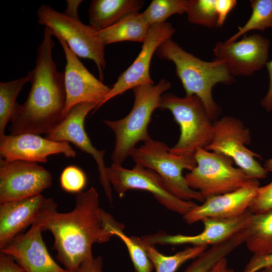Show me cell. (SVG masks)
<instances>
[{"instance_id": "cell-1", "label": "cell", "mask_w": 272, "mask_h": 272, "mask_svg": "<svg viewBox=\"0 0 272 272\" xmlns=\"http://www.w3.org/2000/svg\"><path fill=\"white\" fill-rule=\"evenodd\" d=\"M75 200L72 211L60 213L57 203L48 198L33 223L43 231L52 233L56 258L69 272H76L83 262L93 257L94 244L108 242L114 236V229L124 228L100 207L99 195L93 187L77 193Z\"/></svg>"}, {"instance_id": "cell-2", "label": "cell", "mask_w": 272, "mask_h": 272, "mask_svg": "<svg viewBox=\"0 0 272 272\" xmlns=\"http://www.w3.org/2000/svg\"><path fill=\"white\" fill-rule=\"evenodd\" d=\"M52 36L51 30L45 27L37 49L35 67L27 75L30 90L25 102L16 105L10 120V134L47 135L64 118V73L57 70L52 58Z\"/></svg>"}, {"instance_id": "cell-3", "label": "cell", "mask_w": 272, "mask_h": 272, "mask_svg": "<svg viewBox=\"0 0 272 272\" xmlns=\"http://www.w3.org/2000/svg\"><path fill=\"white\" fill-rule=\"evenodd\" d=\"M156 53L160 59L174 63L185 96L198 97L211 120H217L221 111L213 99L212 89L218 84L230 85L234 80L224 62L216 58L212 61L202 60L184 50L171 39L161 44Z\"/></svg>"}, {"instance_id": "cell-4", "label": "cell", "mask_w": 272, "mask_h": 272, "mask_svg": "<svg viewBox=\"0 0 272 272\" xmlns=\"http://www.w3.org/2000/svg\"><path fill=\"white\" fill-rule=\"evenodd\" d=\"M171 86L170 82L164 79L156 84L138 86L132 89L133 105L126 116L116 120H103L115 136L111 157L112 163L121 165L139 142L144 143L152 138L148 129L152 114L159 108L164 92Z\"/></svg>"}, {"instance_id": "cell-5", "label": "cell", "mask_w": 272, "mask_h": 272, "mask_svg": "<svg viewBox=\"0 0 272 272\" xmlns=\"http://www.w3.org/2000/svg\"><path fill=\"white\" fill-rule=\"evenodd\" d=\"M159 108L169 110L180 128L178 141L169 150L172 154L194 156L198 149H205L211 143L213 122L197 96L179 97L165 93L161 97Z\"/></svg>"}, {"instance_id": "cell-6", "label": "cell", "mask_w": 272, "mask_h": 272, "mask_svg": "<svg viewBox=\"0 0 272 272\" xmlns=\"http://www.w3.org/2000/svg\"><path fill=\"white\" fill-rule=\"evenodd\" d=\"M196 166L184 178L191 189L206 198L249 186H259L258 180L248 176L234 162L223 155L198 149L194 154Z\"/></svg>"}, {"instance_id": "cell-7", "label": "cell", "mask_w": 272, "mask_h": 272, "mask_svg": "<svg viewBox=\"0 0 272 272\" xmlns=\"http://www.w3.org/2000/svg\"><path fill=\"white\" fill-rule=\"evenodd\" d=\"M169 150L164 142L151 138L135 148L130 156L135 165L156 172L175 196L183 200L203 202L205 198L198 191L189 187L182 174L183 170L190 171L196 166L194 156L175 155Z\"/></svg>"}, {"instance_id": "cell-8", "label": "cell", "mask_w": 272, "mask_h": 272, "mask_svg": "<svg viewBox=\"0 0 272 272\" xmlns=\"http://www.w3.org/2000/svg\"><path fill=\"white\" fill-rule=\"evenodd\" d=\"M37 16L38 23L49 28L53 36L62 38L78 57L92 60L98 68L100 80L103 81L105 45L98 31L48 5L41 6Z\"/></svg>"}, {"instance_id": "cell-9", "label": "cell", "mask_w": 272, "mask_h": 272, "mask_svg": "<svg viewBox=\"0 0 272 272\" xmlns=\"http://www.w3.org/2000/svg\"><path fill=\"white\" fill-rule=\"evenodd\" d=\"M213 127L212 141L205 149L230 158L253 179L266 177L268 172L256 160L261 156L247 148L251 142L250 130L241 120L226 116L213 121Z\"/></svg>"}, {"instance_id": "cell-10", "label": "cell", "mask_w": 272, "mask_h": 272, "mask_svg": "<svg viewBox=\"0 0 272 272\" xmlns=\"http://www.w3.org/2000/svg\"><path fill=\"white\" fill-rule=\"evenodd\" d=\"M106 173L111 185L120 197L129 189L146 190L166 209L183 216L197 205L193 201L183 200L173 195L161 177L151 169L138 165L129 169L112 163L107 167Z\"/></svg>"}, {"instance_id": "cell-11", "label": "cell", "mask_w": 272, "mask_h": 272, "mask_svg": "<svg viewBox=\"0 0 272 272\" xmlns=\"http://www.w3.org/2000/svg\"><path fill=\"white\" fill-rule=\"evenodd\" d=\"M52 181L50 171L37 163L0 159V203L41 194Z\"/></svg>"}, {"instance_id": "cell-12", "label": "cell", "mask_w": 272, "mask_h": 272, "mask_svg": "<svg viewBox=\"0 0 272 272\" xmlns=\"http://www.w3.org/2000/svg\"><path fill=\"white\" fill-rule=\"evenodd\" d=\"M97 106L96 104L90 102L76 105L45 138L55 141L71 143L82 151L91 155L97 165L99 181L105 194L112 203V188L107 175V167L104 161L105 151L98 150L93 145L84 126L86 116L91 111H94Z\"/></svg>"}, {"instance_id": "cell-13", "label": "cell", "mask_w": 272, "mask_h": 272, "mask_svg": "<svg viewBox=\"0 0 272 272\" xmlns=\"http://www.w3.org/2000/svg\"><path fill=\"white\" fill-rule=\"evenodd\" d=\"M54 36L60 42L66 59L63 72L66 96L63 117L75 106L84 102L96 104L97 106L94 112L98 110L111 88L97 79L86 68L62 38L57 35Z\"/></svg>"}, {"instance_id": "cell-14", "label": "cell", "mask_w": 272, "mask_h": 272, "mask_svg": "<svg viewBox=\"0 0 272 272\" xmlns=\"http://www.w3.org/2000/svg\"><path fill=\"white\" fill-rule=\"evenodd\" d=\"M270 45L268 38L254 34L234 42H218L213 52L233 77L250 76L265 65Z\"/></svg>"}, {"instance_id": "cell-15", "label": "cell", "mask_w": 272, "mask_h": 272, "mask_svg": "<svg viewBox=\"0 0 272 272\" xmlns=\"http://www.w3.org/2000/svg\"><path fill=\"white\" fill-rule=\"evenodd\" d=\"M175 32L172 26L167 22L151 26L141 50L131 64L118 78L98 109L112 98L126 91L144 84H155L150 75L152 57L160 45L171 39Z\"/></svg>"}, {"instance_id": "cell-16", "label": "cell", "mask_w": 272, "mask_h": 272, "mask_svg": "<svg viewBox=\"0 0 272 272\" xmlns=\"http://www.w3.org/2000/svg\"><path fill=\"white\" fill-rule=\"evenodd\" d=\"M252 214L247 211L243 215L231 219L207 218L201 222L203 230L193 235H169L157 233L142 238L152 245L192 246L215 245L225 242L247 228Z\"/></svg>"}, {"instance_id": "cell-17", "label": "cell", "mask_w": 272, "mask_h": 272, "mask_svg": "<svg viewBox=\"0 0 272 272\" xmlns=\"http://www.w3.org/2000/svg\"><path fill=\"white\" fill-rule=\"evenodd\" d=\"M56 154H63L67 158L76 156L69 143L51 140L38 134L5 135L0 139L1 159L7 162L45 163L49 156Z\"/></svg>"}, {"instance_id": "cell-18", "label": "cell", "mask_w": 272, "mask_h": 272, "mask_svg": "<svg viewBox=\"0 0 272 272\" xmlns=\"http://www.w3.org/2000/svg\"><path fill=\"white\" fill-rule=\"evenodd\" d=\"M41 227L33 224L1 252L11 256L26 272H69L60 266L49 254L42 236Z\"/></svg>"}, {"instance_id": "cell-19", "label": "cell", "mask_w": 272, "mask_h": 272, "mask_svg": "<svg viewBox=\"0 0 272 272\" xmlns=\"http://www.w3.org/2000/svg\"><path fill=\"white\" fill-rule=\"evenodd\" d=\"M259 186H249L235 191L206 198L183 216L185 222L192 224L207 218L231 219L247 211Z\"/></svg>"}, {"instance_id": "cell-20", "label": "cell", "mask_w": 272, "mask_h": 272, "mask_svg": "<svg viewBox=\"0 0 272 272\" xmlns=\"http://www.w3.org/2000/svg\"><path fill=\"white\" fill-rule=\"evenodd\" d=\"M48 198L42 194L0 203V249L9 244L21 232L32 225L46 205Z\"/></svg>"}, {"instance_id": "cell-21", "label": "cell", "mask_w": 272, "mask_h": 272, "mask_svg": "<svg viewBox=\"0 0 272 272\" xmlns=\"http://www.w3.org/2000/svg\"><path fill=\"white\" fill-rule=\"evenodd\" d=\"M144 4L141 0H93L88 11L89 25L103 30L126 16L139 12Z\"/></svg>"}, {"instance_id": "cell-22", "label": "cell", "mask_w": 272, "mask_h": 272, "mask_svg": "<svg viewBox=\"0 0 272 272\" xmlns=\"http://www.w3.org/2000/svg\"><path fill=\"white\" fill-rule=\"evenodd\" d=\"M150 27L143 13L135 12L98 33L105 45L125 41L144 43Z\"/></svg>"}, {"instance_id": "cell-23", "label": "cell", "mask_w": 272, "mask_h": 272, "mask_svg": "<svg viewBox=\"0 0 272 272\" xmlns=\"http://www.w3.org/2000/svg\"><path fill=\"white\" fill-rule=\"evenodd\" d=\"M244 243L253 255L272 253V209L252 214Z\"/></svg>"}, {"instance_id": "cell-24", "label": "cell", "mask_w": 272, "mask_h": 272, "mask_svg": "<svg viewBox=\"0 0 272 272\" xmlns=\"http://www.w3.org/2000/svg\"><path fill=\"white\" fill-rule=\"evenodd\" d=\"M133 237L146 251L156 272H176L183 263L197 257L208 247L192 246L172 255L167 256L159 252L154 245L142 237Z\"/></svg>"}, {"instance_id": "cell-25", "label": "cell", "mask_w": 272, "mask_h": 272, "mask_svg": "<svg viewBox=\"0 0 272 272\" xmlns=\"http://www.w3.org/2000/svg\"><path fill=\"white\" fill-rule=\"evenodd\" d=\"M246 235L244 230L225 242L212 246L196 257L184 272H208L219 260L244 243Z\"/></svg>"}, {"instance_id": "cell-26", "label": "cell", "mask_w": 272, "mask_h": 272, "mask_svg": "<svg viewBox=\"0 0 272 272\" xmlns=\"http://www.w3.org/2000/svg\"><path fill=\"white\" fill-rule=\"evenodd\" d=\"M250 3L252 13L249 18L226 41H235L241 36L252 30L264 31L272 28V0H251Z\"/></svg>"}, {"instance_id": "cell-27", "label": "cell", "mask_w": 272, "mask_h": 272, "mask_svg": "<svg viewBox=\"0 0 272 272\" xmlns=\"http://www.w3.org/2000/svg\"><path fill=\"white\" fill-rule=\"evenodd\" d=\"M29 82L28 76L0 83V139L5 134L6 127L12 116L16 99L24 86Z\"/></svg>"}, {"instance_id": "cell-28", "label": "cell", "mask_w": 272, "mask_h": 272, "mask_svg": "<svg viewBox=\"0 0 272 272\" xmlns=\"http://www.w3.org/2000/svg\"><path fill=\"white\" fill-rule=\"evenodd\" d=\"M186 3L187 0H153L142 13L152 26L165 23L172 15L185 13Z\"/></svg>"}, {"instance_id": "cell-29", "label": "cell", "mask_w": 272, "mask_h": 272, "mask_svg": "<svg viewBox=\"0 0 272 272\" xmlns=\"http://www.w3.org/2000/svg\"><path fill=\"white\" fill-rule=\"evenodd\" d=\"M185 13L190 23L208 28L217 26L215 0H187Z\"/></svg>"}, {"instance_id": "cell-30", "label": "cell", "mask_w": 272, "mask_h": 272, "mask_svg": "<svg viewBox=\"0 0 272 272\" xmlns=\"http://www.w3.org/2000/svg\"><path fill=\"white\" fill-rule=\"evenodd\" d=\"M113 234L125 244L136 271L152 272L153 265L142 246L133 237L127 236L123 232V229H114Z\"/></svg>"}, {"instance_id": "cell-31", "label": "cell", "mask_w": 272, "mask_h": 272, "mask_svg": "<svg viewBox=\"0 0 272 272\" xmlns=\"http://www.w3.org/2000/svg\"><path fill=\"white\" fill-rule=\"evenodd\" d=\"M87 182V176L84 171L75 165L65 167L59 177L61 188L71 193H78L85 188Z\"/></svg>"}, {"instance_id": "cell-32", "label": "cell", "mask_w": 272, "mask_h": 272, "mask_svg": "<svg viewBox=\"0 0 272 272\" xmlns=\"http://www.w3.org/2000/svg\"><path fill=\"white\" fill-rule=\"evenodd\" d=\"M272 209V180L267 184L259 186L248 211L251 214H258Z\"/></svg>"}, {"instance_id": "cell-33", "label": "cell", "mask_w": 272, "mask_h": 272, "mask_svg": "<svg viewBox=\"0 0 272 272\" xmlns=\"http://www.w3.org/2000/svg\"><path fill=\"white\" fill-rule=\"evenodd\" d=\"M272 265V253L265 255H253L242 272H258Z\"/></svg>"}, {"instance_id": "cell-34", "label": "cell", "mask_w": 272, "mask_h": 272, "mask_svg": "<svg viewBox=\"0 0 272 272\" xmlns=\"http://www.w3.org/2000/svg\"><path fill=\"white\" fill-rule=\"evenodd\" d=\"M235 0H215V8L217 14V27L223 25L228 15L237 6Z\"/></svg>"}, {"instance_id": "cell-35", "label": "cell", "mask_w": 272, "mask_h": 272, "mask_svg": "<svg viewBox=\"0 0 272 272\" xmlns=\"http://www.w3.org/2000/svg\"><path fill=\"white\" fill-rule=\"evenodd\" d=\"M0 272H26L11 256L0 253Z\"/></svg>"}, {"instance_id": "cell-36", "label": "cell", "mask_w": 272, "mask_h": 272, "mask_svg": "<svg viewBox=\"0 0 272 272\" xmlns=\"http://www.w3.org/2000/svg\"><path fill=\"white\" fill-rule=\"evenodd\" d=\"M76 272H104L103 270V259L100 256L83 262Z\"/></svg>"}, {"instance_id": "cell-37", "label": "cell", "mask_w": 272, "mask_h": 272, "mask_svg": "<svg viewBox=\"0 0 272 272\" xmlns=\"http://www.w3.org/2000/svg\"><path fill=\"white\" fill-rule=\"evenodd\" d=\"M265 66L268 74L269 85L265 96L261 101V105L267 111L270 112L272 111V59L268 61Z\"/></svg>"}, {"instance_id": "cell-38", "label": "cell", "mask_w": 272, "mask_h": 272, "mask_svg": "<svg viewBox=\"0 0 272 272\" xmlns=\"http://www.w3.org/2000/svg\"><path fill=\"white\" fill-rule=\"evenodd\" d=\"M82 2V1H67V8L64 14L70 17L79 19L78 9Z\"/></svg>"}, {"instance_id": "cell-39", "label": "cell", "mask_w": 272, "mask_h": 272, "mask_svg": "<svg viewBox=\"0 0 272 272\" xmlns=\"http://www.w3.org/2000/svg\"><path fill=\"white\" fill-rule=\"evenodd\" d=\"M208 272H234L229 268L227 260L224 258L219 260Z\"/></svg>"}, {"instance_id": "cell-40", "label": "cell", "mask_w": 272, "mask_h": 272, "mask_svg": "<svg viewBox=\"0 0 272 272\" xmlns=\"http://www.w3.org/2000/svg\"><path fill=\"white\" fill-rule=\"evenodd\" d=\"M263 167L267 172L272 171V158L268 159L265 162Z\"/></svg>"}, {"instance_id": "cell-41", "label": "cell", "mask_w": 272, "mask_h": 272, "mask_svg": "<svg viewBox=\"0 0 272 272\" xmlns=\"http://www.w3.org/2000/svg\"><path fill=\"white\" fill-rule=\"evenodd\" d=\"M265 272H272V265L265 268L264 269Z\"/></svg>"}, {"instance_id": "cell-42", "label": "cell", "mask_w": 272, "mask_h": 272, "mask_svg": "<svg viewBox=\"0 0 272 272\" xmlns=\"http://www.w3.org/2000/svg\"><path fill=\"white\" fill-rule=\"evenodd\" d=\"M258 272H265V271H264V270L263 269V270H260V271H259Z\"/></svg>"}]
</instances>
